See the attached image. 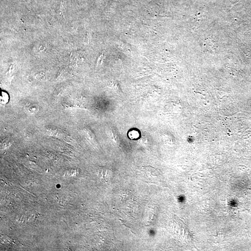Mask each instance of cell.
<instances>
[{"mask_svg":"<svg viewBox=\"0 0 251 251\" xmlns=\"http://www.w3.org/2000/svg\"><path fill=\"white\" fill-rule=\"evenodd\" d=\"M8 95L7 93L2 91V96H1V103L2 104H5L8 103Z\"/></svg>","mask_w":251,"mask_h":251,"instance_id":"6da1fadb","label":"cell"},{"mask_svg":"<svg viewBox=\"0 0 251 251\" xmlns=\"http://www.w3.org/2000/svg\"><path fill=\"white\" fill-rule=\"evenodd\" d=\"M111 136L112 138L115 142H118L119 141V137L118 134H117V132L115 130L112 129L111 130Z\"/></svg>","mask_w":251,"mask_h":251,"instance_id":"7a4b0ae2","label":"cell"}]
</instances>
